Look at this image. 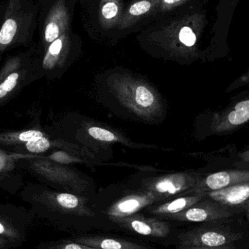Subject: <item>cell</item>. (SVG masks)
<instances>
[{
  "label": "cell",
  "mask_w": 249,
  "mask_h": 249,
  "mask_svg": "<svg viewBox=\"0 0 249 249\" xmlns=\"http://www.w3.org/2000/svg\"><path fill=\"white\" fill-rule=\"evenodd\" d=\"M25 199L32 205L34 214L55 225H62L63 217L67 215L95 216L80 197L70 193H31Z\"/></svg>",
  "instance_id": "obj_1"
},
{
  "label": "cell",
  "mask_w": 249,
  "mask_h": 249,
  "mask_svg": "<svg viewBox=\"0 0 249 249\" xmlns=\"http://www.w3.org/2000/svg\"><path fill=\"white\" fill-rule=\"evenodd\" d=\"M35 215L13 205H0V237L8 241L13 249L19 248L27 240V232Z\"/></svg>",
  "instance_id": "obj_2"
},
{
  "label": "cell",
  "mask_w": 249,
  "mask_h": 249,
  "mask_svg": "<svg viewBox=\"0 0 249 249\" xmlns=\"http://www.w3.org/2000/svg\"><path fill=\"white\" fill-rule=\"evenodd\" d=\"M242 238L239 232L223 226L203 225L178 234L179 245L216 248L231 245Z\"/></svg>",
  "instance_id": "obj_3"
},
{
  "label": "cell",
  "mask_w": 249,
  "mask_h": 249,
  "mask_svg": "<svg viewBox=\"0 0 249 249\" xmlns=\"http://www.w3.org/2000/svg\"><path fill=\"white\" fill-rule=\"evenodd\" d=\"M235 213L234 209L222 206L205 197L186 210L176 214L162 216L161 219L178 222H212L228 219Z\"/></svg>",
  "instance_id": "obj_4"
},
{
  "label": "cell",
  "mask_w": 249,
  "mask_h": 249,
  "mask_svg": "<svg viewBox=\"0 0 249 249\" xmlns=\"http://www.w3.org/2000/svg\"><path fill=\"white\" fill-rule=\"evenodd\" d=\"M109 219L127 231L144 236L164 238L171 232L170 225L165 220L145 217L139 213L124 218L109 217Z\"/></svg>",
  "instance_id": "obj_5"
},
{
  "label": "cell",
  "mask_w": 249,
  "mask_h": 249,
  "mask_svg": "<svg viewBox=\"0 0 249 249\" xmlns=\"http://www.w3.org/2000/svg\"><path fill=\"white\" fill-rule=\"evenodd\" d=\"M200 178L201 177L193 174H174L155 180L145 188L160 200H164L184 192H192Z\"/></svg>",
  "instance_id": "obj_6"
},
{
  "label": "cell",
  "mask_w": 249,
  "mask_h": 249,
  "mask_svg": "<svg viewBox=\"0 0 249 249\" xmlns=\"http://www.w3.org/2000/svg\"><path fill=\"white\" fill-rule=\"evenodd\" d=\"M249 121V95L233 106L216 113L212 130L216 133L232 131Z\"/></svg>",
  "instance_id": "obj_7"
},
{
  "label": "cell",
  "mask_w": 249,
  "mask_h": 249,
  "mask_svg": "<svg viewBox=\"0 0 249 249\" xmlns=\"http://www.w3.org/2000/svg\"><path fill=\"white\" fill-rule=\"evenodd\" d=\"M247 182H249V168L225 170L209 174L206 177L200 178L192 190V193H207Z\"/></svg>",
  "instance_id": "obj_8"
},
{
  "label": "cell",
  "mask_w": 249,
  "mask_h": 249,
  "mask_svg": "<svg viewBox=\"0 0 249 249\" xmlns=\"http://www.w3.org/2000/svg\"><path fill=\"white\" fill-rule=\"evenodd\" d=\"M159 200L155 195L147 191L130 194L112 204L107 209V215L109 218L127 217Z\"/></svg>",
  "instance_id": "obj_9"
},
{
  "label": "cell",
  "mask_w": 249,
  "mask_h": 249,
  "mask_svg": "<svg viewBox=\"0 0 249 249\" xmlns=\"http://www.w3.org/2000/svg\"><path fill=\"white\" fill-rule=\"evenodd\" d=\"M205 197L231 209L247 206L249 202V182L229 186L215 191L202 193Z\"/></svg>",
  "instance_id": "obj_10"
},
{
  "label": "cell",
  "mask_w": 249,
  "mask_h": 249,
  "mask_svg": "<svg viewBox=\"0 0 249 249\" xmlns=\"http://www.w3.org/2000/svg\"><path fill=\"white\" fill-rule=\"evenodd\" d=\"M191 196H184L178 197L169 202L158 205L154 207H149L147 212L155 216H168V215L176 214L188 209L193 205L196 204L197 202L204 198L203 193H193Z\"/></svg>",
  "instance_id": "obj_11"
},
{
  "label": "cell",
  "mask_w": 249,
  "mask_h": 249,
  "mask_svg": "<svg viewBox=\"0 0 249 249\" xmlns=\"http://www.w3.org/2000/svg\"><path fill=\"white\" fill-rule=\"evenodd\" d=\"M71 241L97 249H148L143 245L119 238L103 236H83L71 238Z\"/></svg>",
  "instance_id": "obj_12"
},
{
  "label": "cell",
  "mask_w": 249,
  "mask_h": 249,
  "mask_svg": "<svg viewBox=\"0 0 249 249\" xmlns=\"http://www.w3.org/2000/svg\"><path fill=\"white\" fill-rule=\"evenodd\" d=\"M132 100L134 102L135 106L140 109H149L155 103V95L152 90L142 84H138L133 87Z\"/></svg>",
  "instance_id": "obj_13"
},
{
  "label": "cell",
  "mask_w": 249,
  "mask_h": 249,
  "mask_svg": "<svg viewBox=\"0 0 249 249\" xmlns=\"http://www.w3.org/2000/svg\"><path fill=\"white\" fill-rule=\"evenodd\" d=\"M66 13L64 10L58 12L56 16H54L45 28V39L48 42L52 43L55 39L59 37L61 32L65 26Z\"/></svg>",
  "instance_id": "obj_14"
},
{
  "label": "cell",
  "mask_w": 249,
  "mask_h": 249,
  "mask_svg": "<svg viewBox=\"0 0 249 249\" xmlns=\"http://www.w3.org/2000/svg\"><path fill=\"white\" fill-rule=\"evenodd\" d=\"M36 249H97L74 242L71 239L41 242L36 245Z\"/></svg>",
  "instance_id": "obj_15"
},
{
  "label": "cell",
  "mask_w": 249,
  "mask_h": 249,
  "mask_svg": "<svg viewBox=\"0 0 249 249\" xmlns=\"http://www.w3.org/2000/svg\"><path fill=\"white\" fill-rule=\"evenodd\" d=\"M197 29L194 30L191 26H184L180 29L178 39L184 46L188 48H193L196 47L197 40Z\"/></svg>",
  "instance_id": "obj_16"
},
{
  "label": "cell",
  "mask_w": 249,
  "mask_h": 249,
  "mask_svg": "<svg viewBox=\"0 0 249 249\" xmlns=\"http://www.w3.org/2000/svg\"><path fill=\"white\" fill-rule=\"evenodd\" d=\"M17 31V24L13 19L9 18L4 22L0 30V43L8 45L13 40Z\"/></svg>",
  "instance_id": "obj_17"
},
{
  "label": "cell",
  "mask_w": 249,
  "mask_h": 249,
  "mask_svg": "<svg viewBox=\"0 0 249 249\" xmlns=\"http://www.w3.org/2000/svg\"><path fill=\"white\" fill-rule=\"evenodd\" d=\"M26 149L33 153H42L51 147V143L47 138L42 136L26 142Z\"/></svg>",
  "instance_id": "obj_18"
},
{
  "label": "cell",
  "mask_w": 249,
  "mask_h": 249,
  "mask_svg": "<svg viewBox=\"0 0 249 249\" xmlns=\"http://www.w3.org/2000/svg\"><path fill=\"white\" fill-rule=\"evenodd\" d=\"M88 131L90 136L102 142H112L117 140L116 136L113 133L102 127H91Z\"/></svg>",
  "instance_id": "obj_19"
},
{
  "label": "cell",
  "mask_w": 249,
  "mask_h": 249,
  "mask_svg": "<svg viewBox=\"0 0 249 249\" xmlns=\"http://www.w3.org/2000/svg\"><path fill=\"white\" fill-rule=\"evenodd\" d=\"M64 38V36L58 38L50 45L48 54L45 57V62H44L45 64H51L58 58L62 50Z\"/></svg>",
  "instance_id": "obj_20"
},
{
  "label": "cell",
  "mask_w": 249,
  "mask_h": 249,
  "mask_svg": "<svg viewBox=\"0 0 249 249\" xmlns=\"http://www.w3.org/2000/svg\"><path fill=\"white\" fill-rule=\"evenodd\" d=\"M101 13H102V17L105 20H114L119 13V6H118V2L112 1V0L107 1L102 6Z\"/></svg>",
  "instance_id": "obj_21"
},
{
  "label": "cell",
  "mask_w": 249,
  "mask_h": 249,
  "mask_svg": "<svg viewBox=\"0 0 249 249\" xmlns=\"http://www.w3.org/2000/svg\"><path fill=\"white\" fill-rule=\"evenodd\" d=\"M18 78L19 75L18 73H13L7 77V79L0 85V98L7 96L16 88Z\"/></svg>",
  "instance_id": "obj_22"
},
{
  "label": "cell",
  "mask_w": 249,
  "mask_h": 249,
  "mask_svg": "<svg viewBox=\"0 0 249 249\" xmlns=\"http://www.w3.org/2000/svg\"><path fill=\"white\" fill-rule=\"evenodd\" d=\"M150 1L147 0H142L133 4L129 9V13L134 16H139L141 15L147 13L151 8Z\"/></svg>",
  "instance_id": "obj_23"
},
{
  "label": "cell",
  "mask_w": 249,
  "mask_h": 249,
  "mask_svg": "<svg viewBox=\"0 0 249 249\" xmlns=\"http://www.w3.org/2000/svg\"><path fill=\"white\" fill-rule=\"evenodd\" d=\"M43 136V133L38 130H27L19 134L18 139L20 142H28L33 139Z\"/></svg>",
  "instance_id": "obj_24"
},
{
  "label": "cell",
  "mask_w": 249,
  "mask_h": 249,
  "mask_svg": "<svg viewBox=\"0 0 249 249\" xmlns=\"http://www.w3.org/2000/svg\"><path fill=\"white\" fill-rule=\"evenodd\" d=\"M249 71L247 72V74L243 75L242 77H240V79H238L237 81H235V83H233V85H232L231 88L229 89H235L236 88L240 87L241 86H244V85L249 84Z\"/></svg>",
  "instance_id": "obj_25"
},
{
  "label": "cell",
  "mask_w": 249,
  "mask_h": 249,
  "mask_svg": "<svg viewBox=\"0 0 249 249\" xmlns=\"http://www.w3.org/2000/svg\"><path fill=\"white\" fill-rule=\"evenodd\" d=\"M178 249H235L231 245L224 246V247H216V248H208V247H190V246H178Z\"/></svg>",
  "instance_id": "obj_26"
},
{
  "label": "cell",
  "mask_w": 249,
  "mask_h": 249,
  "mask_svg": "<svg viewBox=\"0 0 249 249\" xmlns=\"http://www.w3.org/2000/svg\"><path fill=\"white\" fill-rule=\"evenodd\" d=\"M239 158L243 162H249V149L239 153Z\"/></svg>",
  "instance_id": "obj_27"
},
{
  "label": "cell",
  "mask_w": 249,
  "mask_h": 249,
  "mask_svg": "<svg viewBox=\"0 0 249 249\" xmlns=\"http://www.w3.org/2000/svg\"><path fill=\"white\" fill-rule=\"evenodd\" d=\"M0 249H13L8 241L0 237Z\"/></svg>",
  "instance_id": "obj_28"
},
{
  "label": "cell",
  "mask_w": 249,
  "mask_h": 249,
  "mask_svg": "<svg viewBox=\"0 0 249 249\" xmlns=\"http://www.w3.org/2000/svg\"><path fill=\"white\" fill-rule=\"evenodd\" d=\"M181 1V0H164V2L166 3V4H172L179 2Z\"/></svg>",
  "instance_id": "obj_29"
},
{
  "label": "cell",
  "mask_w": 249,
  "mask_h": 249,
  "mask_svg": "<svg viewBox=\"0 0 249 249\" xmlns=\"http://www.w3.org/2000/svg\"><path fill=\"white\" fill-rule=\"evenodd\" d=\"M246 207H247V212H248V216H249V202L248 204H247V206H246Z\"/></svg>",
  "instance_id": "obj_30"
}]
</instances>
